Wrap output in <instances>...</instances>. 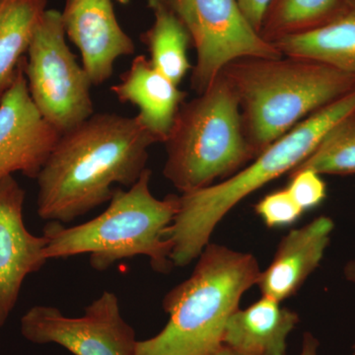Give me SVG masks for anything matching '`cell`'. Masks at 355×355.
<instances>
[{"instance_id":"27","label":"cell","mask_w":355,"mask_h":355,"mask_svg":"<svg viewBox=\"0 0 355 355\" xmlns=\"http://www.w3.org/2000/svg\"><path fill=\"white\" fill-rule=\"evenodd\" d=\"M214 355H238V354H235V352H233V350L228 349V347H225V345H222L220 349L217 350L216 354Z\"/></svg>"},{"instance_id":"11","label":"cell","mask_w":355,"mask_h":355,"mask_svg":"<svg viewBox=\"0 0 355 355\" xmlns=\"http://www.w3.org/2000/svg\"><path fill=\"white\" fill-rule=\"evenodd\" d=\"M25 191L13 176L0 180V331L15 308L23 282L48 261L49 239L26 227Z\"/></svg>"},{"instance_id":"1","label":"cell","mask_w":355,"mask_h":355,"mask_svg":"<svg viewBox=\"0 0 355 355\" xmlns=\"http://www.w3.org/2000/svg\"><path fill=\"white\" fill-rule=\"evenodd\" d=\"M157 144L137 116L94 114L60 135L36 178L37 214L69 223L109 202L114 184L132 187Z\"/></svg>"},{"instance_id":"22","label":"cell","mask_w":355,"mask_h":355,"mask_svg":"<svg viewBox=\"0 0 355 355\" xmlns=\"http://www.w3.org/2000/svg\"><path fill=\"white\" fill-rule=\"evenodd\" d=\"M287 190L303 211L315 209L327 198V184L321 175L310 169L289 173Z\"/></svg>"},{"instance_id":"10","label":"cell","mask_w":355,"mask_h":355,"mask_svg":"<svg viewBox=\"0 0 355 355\" xmlns=\"http://www.w3.org/2000/svg\"><path fill=\"white\" fill-rule=\"evenodd\" d=\"M24 58L0 100V180L15 173L36 179L60 137L33 102Z\"/></svg>"},{"instance_id":"2","label":"cell","mask_w":355,"mask_h":355,"mask_svg":"<svg viewBox=\"0 0 355 355\" xmlns=\"http://www.w3.org/2000/svg\"><path fill=\"white\" fill-rule=\"evenodd\" d=\"M355 114V90L299 123L224 181L179 196V209L167 229L174 266L198 258L217 224L241 200L303 162L331 128Z\"/></svg>"},{"instance_id":"14","label":"cell","mask_w":355,"mask_h":355,"mask_svg":"<svg viewBox=\"0 0 355 355\" xmlns=\"http://www.w3.org/2000/svg\"><path fill=\"white\" fill-rule=\"evenodd\" d=\"M111 91L121 103H130L139 109V120L156 142L163 144L188 96L146 55L133 58L130 69L121 74L120 83L114 84Z\"/></svg>"},{"instance_id":"12","label":"cell","mask_w":355,"mask_h":355,"mask_svg":"<svg viewBox=\"0 0 355 355\" xmlns=\"http://www.w3.org/2000/svg\"><path fill=\"white\" fill-rule=\"evenodd\" d=\"M62 20L92 85L108 81L116 60L135 53V43L116 19L112 0H67Z\"/></svg>"},{"instance_id":"17","label":"cell","mask_w":355,"mask_h":355,"mask_svg":"<svg viewBox=\"0 0 355 355\" xmlns=\"http://www.w3.org/2000/svg\"><path fill=\"white\" fill-rule=\"evenodd\" d=\"M48 0H0V100L15 80Z\"/></svg>"},{"instance_id":"9","label":"cell","mask_w":355,"mask_h":355,"mask_svg":"<svg viewBox=\"0 0 355 355\" xmlns=\"http://www.w3.org/2000/svg\"><path fill=\"white\" fill-rule=\"evenodd\" d=\"M20 331L28 342L55 343L73 355H135L139 342L121 315L119 298L110 291L85 307L80 317L65 316L51 306H34L21 318Z\"/></svg>"},{"instance_id":"25","label":"cell","mask_w":355,"mask_h":355,"mask_svg":"<svg viewBox=\"0 0 355 355\" xmlns=\"http://www.w3.org/2000/svg\"><path fill=\"white\" fill-rule=\"evenodd\" d=\"M345 275L347 280L355 284V261H349L345 266ZM354 349H355V343Z\"/></svg>"},{"instance_id":"28","label":"cell","mask_w":355,"mask_h":355,"mask_svg":"<svg viewBox=\"0 0 355 355\" xmlns=\"http://www.w3.org/2000/svg\"><path fill=\"white\" fill-rule=\"evenodd\" d=\"M352 355H355V349H354V354H352Z\"/></svg>"},{"instance_id":"6","label":"cell","mask_w":355,"mask_h":355,"mask_svg":"<svg viewBox=\"0 0 355 355\" xmlns=\"http://www.w3.org/2000/svg\"><path fill=\"white\" fill-rule=\"evenodd\" d=\"M164 144L163 175L182 193L232 176L256 158L243 130L238 96L222 73L182 105Z\"/></svg>"},{"instance_id":"16","label":"cell","mask_w":355,"mask_h":355,"mask_svg":"<svg viewBox=\"0 0 355 355\" xmlns=\"http://www.w3.org/2000/svg\"><path fill=\"white\" fill-rule=\"evenodd\" d=\"M272 44L286 57L316 60L355 76V0H340L323 24Z\"/></svg>"},{"instance_id":"26","label":"cell","mask_w":355,"mask_h":355,"mask_svg":"<svg viewBox=\"0 0 355 355\" xmlns=\"http://www.w3.org/2000/svg\"><path fill=\"white\" fill-rule=\"evenodd\" d=\"M147 6L153 10L161 8V7H171V0H146Z\"/></svg>"},{"instance_id":"4","label":"cell","mask_w":355,"mask_h":355,"mask_svg":"<svg viewBox=\"0 0 355 355\" xmlns=\"http://www.w3.org/2000/svg\"><path fill=\"white\" fill-rule=\"evenodd\" d=\"M261 268L253 254L209 244L191 277L166 294L169 321L157 335L139 340L135 355H214L229 318Z\"/></svg>"},{"instance_id":"8","label":"cell","mask_w":355,"mask_h":355,"mask_svg":"<svg viewBox=\"0 0 355 355\" xmlns=\"http://www.w3.org/2000/svg\"><path fill=\"white\" fill-rule=\"evenodd\" d=\"M197 53L191 88L202 94L231 62L245 58H282L243 13L237 0H171Z\"/></svg>"},{"instance_id":"23","label":"cell","mask_w":355,"mask_h":355,"mask_svg":"<svg viewBox=\"0 0 355 355\" xmlns=\"http://www.w3.org/2000/svg\"><path fill=\"white\" fill-rule=\"evenodd\" d=\"M243 13L252 26L260 33L266 12L272 0H237Z\"/></svg>"},{"instance_id":"20","label":"cell","mask_w":355,"mask_h":355,"mask_svg":"<svg viewBox=\"0 0 355 355\" xmlns=\"http://www.w3.org/2000/svg\"><path fill=\"white\" fill-rule=\"evenodd\" d=\"M304 169L320 175L355 174V114L331 128L317 148L291 172Z\"/></svg>"},{"instance_id":"15","label":"cell","mask_w":355,"mask_h":355,"mask_svg":"<svg viewBox=\"0 0 355 355\" xmlns=\"http://www.w3.org/2000/svg\"><path fill=\"white\" fill-rule=\"evenodd\" d=\"M299 320L293 311L263 296L231 315L222 345L238 355H286L287 338Z\"/></svg>"},{"instance_id":"18","label":"cell","mask_w":355,"mask_h":355,"mask_svg":"<svg viewBox=\"0 0 355 355\" xmlns=\"http://www.w3.org/2000/svg\"><path fill=\"white\" fill-rule=\"evenodd\" d=\"M153 12V24L140 40L147 46L154 67L180 85L193 69L188 58L190 34L171 7H161Z\"/></svg>"},{"instance_id":"24","label":"cell","mask_w":355,"mask_h":355,"mask_svg":"<svg viewBox=\"0 0 355 355\" xmlns=\"http://www.w3.org/2000/svg\"><path fill=\"white\" fill-rule=\"evenodd\" d=\"M319 340L312 334L305 333L303 336L300 355H319Z\"/></svg>"},{"instance_id":"5","label":"cell","mask_w":355,"mask_h":355,"mask_svg":"<svg viewBox=\"0 0 355 355\" xmlns=\"http://www.w3.org/2000/svg\"><path fill=\"white\" fill-rule=\"evenodd\" d=\"M151 176L146 168L128 190H114L109 207L92 220L69 228L49 222L44 229L46 260L88 254L94 270H106L116 261L146 256L154 270L169 272L174 265L166 233L179 209V196L154 197Z\"/></svg>"},{"instance_id":"19","label":"cell","mask_w":355,"mask_h":355,"mask_svg":"<svg viewBox=\"0 0 355 355\" xmlns=\"http://www.w3.org/2000/svg\"><path fill=\"white\" fill-rule=\"evenodd\" d=\"M340 0H272L260 31L270 43L284 37L309 31L335 13Z\"/></svg>"},{"instance_id":"21","label":"cell","mask_w":355,"mask_h":355,"mask_svg":"<svg viewBox=\"0 0 355 355\" xmlns=\"http://www.w3.org/2000/svg\"><path fill=\"white\" fill-rule=\"evenodd\" d=\"M254 211L270 228L291 225L304 214L287 189L265 196L254 205Z\"/></svg>"},{"instance_id":"7","label":"cell","mask_w":355,"mask_h":355,"mask_svg":"<svg viewBox=\"0 0 355 355\" xmlns=\"http://www.w3.org/2000/svg\"><path fill=\"white\" fill-rule=\"evenodd\" d=\"M28 90L60 135L94 114L90 79L67 43L62 13L46 10L24 58Z\"/></svg>"},{"instance_id":"13","label":"cell","mask_w":355,"mask_h":355,"mask_svg":"<svg viewBox=\"0 0 355 355\" xmlns=\"http://www.w3.org/2000/svg\"><path fill=\"white\" fill-rule=\"evenodd\" d=\"M334 228L333 219L319 216L284 237L272 263L261 272L257 286L263 296L282 303L294 295L323 260Z\"/></svg>"},{"instance_id":"3","label":"cell","mask_w":355,"mask_h":355,"mask_svg":"<svg viewBox=\"0 0 355 355\" xmlns=\"http://www.w3.org/2000/svg\"><path fill=\"white\" fill-rule=\"evenodd\" d=\"M234 88L245 137L259 155L306 118L355 90V76L308 58H245L221 72Z\"/></svg>"}]
</instances>
